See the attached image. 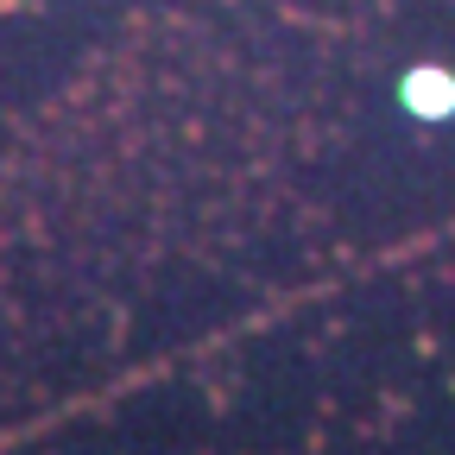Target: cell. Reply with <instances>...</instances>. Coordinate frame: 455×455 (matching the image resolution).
<instances>
[{
    "label": "cell",
    "instance_id": "obj_1",
    "mask_svg": "<svg viewBox=\"0 0 455 455\" xmlns=\"http://www.w3.org/2000/svg\"><path fill=\"white\" fill-rule=\"evenodd\" d=\"M398 95H405V108L418 114V121H443V114H455V76L449 70H411Z\"/></svg>",
    "mask_w": 455,
    "mask_h": 455
}]
</instances>
